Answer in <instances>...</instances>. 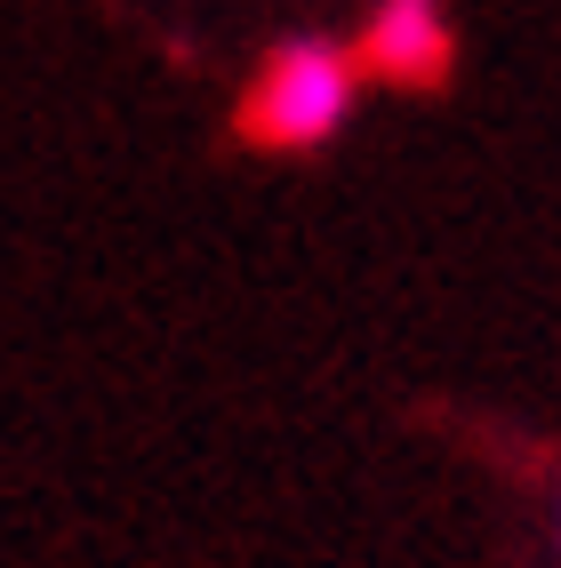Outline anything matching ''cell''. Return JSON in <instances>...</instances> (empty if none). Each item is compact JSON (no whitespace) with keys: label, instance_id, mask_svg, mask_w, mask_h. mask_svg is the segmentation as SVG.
Returning a JSON list of instances; mask_svg holds the SVG:
<instances>
[{"label":"cell","instance_id":"cell-2","mask_svg":"<svg viewBox=\"0 0 561 568\" xmlns=\"http://www.w3.org/2000/svg\"><path fill=\"white\" fill-rule=\"evenodd\" d=\"M361 64L378 72V81H409L425 89L449 72V17L441 0H378V17L361 32Z\"/></svg>","mask_w":561,"mask_h":568},{"label":"cell","instance_id":"cell-1","mask_svg":"<svg viewBox=\"0 0 561 568\" xmlns=\"http://www.w3.org/2000/svg\"><path fill=\"white\" fill-rule=\"evenodd\" d=\"M361 97V57L345 41H321V32H297L281 41L257 81L241 97V136L249 144H281V153H305V144H329L353 121Z\"/></svg>","mask_w":561,"mask_h":568},{"label":"cell","instance_id":"cell-3","mask_svg":"<svg viewBox=\"0 0 561 568\" xmlns=\"http://www.w3.org/2000/svg\"><path fill=\"white\" fill-rule=\"evenodd\" d=\"M553 545H561V505H553Z\"/></svg>","mask_w":561,"mask_h":568}]
</instances>
